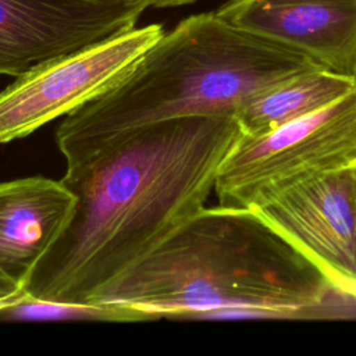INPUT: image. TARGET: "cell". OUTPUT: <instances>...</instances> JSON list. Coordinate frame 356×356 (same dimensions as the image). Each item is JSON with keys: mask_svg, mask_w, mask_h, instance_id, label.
I'll use <instances>...</instances> for the list:
<instances>
[{"mask_svg": "<svg viewBox=\"0 0 356 356\" xmlns=\"http://www.w3.org/2000/svg\"><path fill=\"white\" fill-rule=\"evenodd\" d=\"M142 1H146V3L150 6V0H142Z\"/></svg>", "mask_w": 356, "mask_h": 356, "instance_id": "9a60e30c", "label": "cell"}, {"mask_svg": "<svg viewBox=\"0 0 356 356\" xmlns=\"http://www.w3.org/2000/svg\"><path fill=\"white\" fill-rule=\"evenodd\" d=\"M0 316L7 318H83L107 321H140L156 318L147 312L120 303L43 302L36 300L26 293L19 302L0 310Z\"/></svg>", "mask_w": 356, "mask_h": 356, "instance_id": "8fae6325", "label": "cell"}, {"mask_svg": "<svg viewBox=\"0 0 356 356\" xmlns=\"http://www.w3.org/2000/svg\"><path fill=\"white\" fill-rule=\"evenodd\" d=\"M75 202L61 179L26 177L0 182V273L25 291Z\"/></svg>", "mask_w": 356, "mask_h": 356, "instance_id": "9c48e42d", "label": "cell"}, {"mask_svg": "<svg viewBox=\"0 0 356 356\" xmlns=\"http://www.w3.org/2000/svg\"><path fill=\"white\" fill-rule=\"evenodd\" d=\"M318 67L216 11L191 15L164 32L115 85L65 115L56 142L67 165L75 164L147 124L192 115L235 117L250 96Z\"/></svg>", "mask_w": 356, "mask_h": 356, "instance_id": "3957f363", "label": "cell"}, {"mask_svg": "<svg viewBox=\"0 0 356 356\" xmlns=\"http://www.w3.org/2000/svg\"><path fill=\"white\" fill-rule=\"evenodd\" d=\"M234 115H192L125 132L68 164L72 214L33 270L25 293L93 302L110 284L202 210L238 139Z\"/></svg>", "mask_w": 356, "mask_h": 356, "instance_id": "6da1fadb", "label": "cell"}, {"mask_svg": "<svg viewBox=\"0 0 356 356\" xmlns=\"http://www.w3.org/2000/svg\"><path fill=\"white\" fill-rule=\"evenodd\" d=\"M356 86V78L312 68L250 96L235 113L242 135H257L313 113Z\"/></svg>", "mask_w": 356, "mask_h": 356, "instance_id": "30bf717a", "label": "cell"}, {"mask_svg": "<svg viewBox=\"0 0 356 356\" xmlns=\"http://www.w3.org/2000/svg\"><path fill=\"white\" fill-rule=\"evenodd\" d=\"M93 302L160 317H356V299L246 207H203Z\"/></svg>", "mask_w": 356, "mask_h": 356, "instance_id": "7a4b0ae2", "label": "cell"}, {"mask_svg": "<svg viewBox=\"0 0 356 356\" xmlns=\"http://www.w3.org/2000/svg\"><path fill=\"white\" fill-rule=\"evenodd\" d=\"M142 0H0V75L35 67L132 29Z\"/></svg>", "mask_w": 356, "mask_h": 356, "instance_id": "52a82bcc", "label": "cell"}, {"mask_svg": "<svg viewBox=\"0 0 356 356\" xmlns=\"http://www.w3.org/2000/svg\"><path fill=\"white\" fill-rule=\"evenodd\" d=\"M163 35L160 24L134 26L15 78L0 92V143L25 138L103 95Z\"/></svg>", "mask_w": 356, "mask_h": 356, "instance_id": "5b68a950", "label": "cell"}, {"mask_svg": "<svg viewBox=\"0 0 356 356\" xmlns=\"http://www.w3.org/2000/svg\"><path fill=\"white\" fill-rule=\"evenodd\" d=\"M356 160V86L327 106L257 135H242L214 184L222 206L252 209Z\"/></svg>", "mask_w": 356, "mask_h": 356, "instance_id": "277c9868", "label": "cell"}, {"mask_svg": "<svg viewBox=\"0 0 356 356\" xmlns=\"http://www.w3.org/2000/svg\"><path fill=\"white\" fill-rule=\"evenodd\" d=\"M250 210L334 288L356 299V174L349 165L296 184Z\"/></svg>", "mask_w": 356, "mask_h": 356, "instance_id": "8992f818", "label": "cell"}, {"mask_svg": "<svg viewBox=\"0 0 356 356\" xmlns=\"http://www.w3.org/2000/svg\"><path fill=\"white\" fill-rule=\"evenodd\" d=\"M229 24L356 78V0H228Z\"/></svg>", "mask_w": 356, "mask_h": 356, "instance_id": "ba28073f", "label": "cell"}, {"mask_svg": "<svg viewBox=\"0 0 356 356\" xmlns=\"http://www.w3.org/2000/svg\"><path fill=\"white\" fill-rule=\"evenodd\" d=\"M24 295L25 291L21 286L0 273V310L19 302Z\"/></svg>", "mask_w": 356, "mask_h": 356, "instance_id": "7c38bea8", "label": "cell"}, {"mask_svg": "<svg viewBox=\"0 0 356 356\" xmlns=\"http://www.w3.org/2000/svg\"><path fill=\"white\" fill-rule=\"evenodd\" d=\"M195 0H150V6L157 8H165V7H178L185 6L189 3H193Z\"/></svg>", "mask_w": 356, "mask_h": 356, "instance_id": "4fadbf2b", "label": "cell"}, {"mask_svg": "<svg viewBox=\"0 0 356 356\" xmlns=\"http://www.w3.org/2000/svg\"><path fill=\"white\" fill-rule=\"evenodd\" d=\"M349 167L355 171V174H356V160H353L350 164H349Z\"/></svg>", "mask_w": 356, "mask_h": 356, "instance_id": "5bb4252c", "label": "cell"}]
</instances>
